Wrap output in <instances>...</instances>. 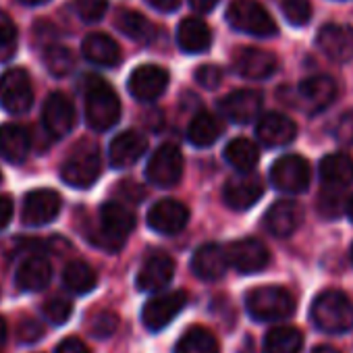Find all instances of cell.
<instances>
[{"instance_id":"3","label":"cell","mask_w":353,"mask_h":353,"mask_svg":"<svg viewBox=\"0 0 353 353\" xmlns=\"http://www.w3.org/2000/svg\"><path fill=\"white\" fill-rule=\"evenodd\" d=\"M135 227V216L119 202H106L100 208V227L92 231L88 237L96 248L104 252H119Z\"/></svg>"},{"instance_id":"29","label":"cell","mask_w":353,"mask_h":353,"mask_svg":"<svg viewBox=\"0 0 353 353\" xmlns=\"http://www.w3.org/2000/svg\"><path fill=\"white\" fill-rule=\"evenodd\" d=\"M30 154V135L23 127L5 123L0 125V156L7 162L19 164Z\"/></svg>"},{"instance_id":"50","label":"cell","mask_w":353,"mask_h":353,"mask_svg":"<svg viewBox=\"0 0 353 353\" xmlns=\"http://www.w3.org/2000/svg\"><path fill=\"white\" fill-rule=\"evenodd\" d=\"M190 5L198 13H210L219 5V0H190Z\"/></svg>"},{"instance_id":"44","label":"cell","mask_w":353,"mask_h":353,"mask_svg":"<svg viewBox=\"0 0 353 353\" xmlns=\"http://www.w3.org/2000/svg\"><path fill=\"white\" fill-rule=\"evenodd\" d=\"M194 77H196V81H198L202 88L214 90V88H219L221 81H223V69L216 67V65H202V67L196 69Z\"/></svg>"},{"instance_id":"39","label":"cell","mask_w":353,"mask_h":353,"mask_svg":"<svg viewBox=\"0 0 353 353\" xmlns=\"http://www.w3.org/2000/svg\"><path fill=\"white\" fill-rule=\"evenodd\" d=\"M281 11H283L285 19L295 28L305 26L312 19V5L307 0H283Z\"/></svg>"},{"instance_id":"16","label":"cell","mask_w":353,"mask_h":353,"mask_svg":"<svg viewBox=\"0 0 353 353\" xmlns=\"http://www.w3.org/2000/svg\"><path fill=\"white\" fill-rule=\"evenodd\" d=\"M262 94L256 90H237L221 100V114L237 125H248L258 119L262 110Z\"/></svg>"},{"instance_id":"42","label":"cell","mask_w":353,"mask_h":353,"mask_svg":"<svg viewBox=\"0 0 353 353\" xmlns=\"http://www.w3.org/2000/svg\"><path fill=\"white\" fill-rule=\"evenodd\" d=\"M75 11L81 21L96 23L108 11V0H75Z\"/></svg>"},{"instance_id":"49","label":"cell","mask_w":353,"mask_h":353,"mask_svg":"<svg viewBox=\"0 0 353 353\" xmlns=\"http://www.w3.org/2000/svg\"><path fill=\"white\" fill-rule=\"evenodd\" d=\"M145 3L160 13H172V11L179 9L181 0H145Z\"/></svg>"},{"instance_id":"12","label":"cell","mask_w":353,"mask_h":353,"mask_svg":"<svg viewBox=\"0 0 353 353\" xmlns=\"http://www.w3.org/2000/svg\"><path fill=\"white\" fill-rule=\"evenodd\" d=\"M227 258H229V266H233L237 272L254 274L268 266L270 252L260 239L245 237V239L233 241L227 248Z\"/></svg>"},{"instance_id":"46","label":"cell","mask_w":353,"mask_h":353,"mask_svg":"<svg viewBox=\"0 0 353 353\" xmlns=\"http://www.w3.org/2000/svg\"><path fill=\"white\" fill-rule=\"evenodd\" d=\"M334 137L341 143H353V114L347 112L339 119L336 127H334Z\"/></svg>"},{"instance_id":"36","label":"cell","mask_w":353,"mask_h":353,"mask_svg":"<svg viewBox=\"0 0 353 353\" xmlns=\"http://www.w3.org/2000/svg\"><path fill=\"white\" fill-rule=\"evenodd\" d=\"M303 336L293 326H276L264 339V353H301Z\"/></svg>"},{"instance_id":"38","label":"cell","mask_w":353,"mask_h":353,"mask_svg":"<svg viewBox=\"0 0 353 353\" xmlns=\"http://www.w3.org/2000/svg\"><path fill=\"white\" fill-rule=\"evenodd\" d=\"M17 44H19V36L15 23L9 19V15L0 11V63H7L15 57Z\"/></svg>"},{"instance_id":"4","label":"cell","mask_w":353,"mask_h":353,"mask_svg":"<svg viewBox=\"0 0 353 353\" xmlns=\"http://www.w3.org/2000/svg\"><path fill=\"white\" fill-rule=\"evenodd\" d=\"M245 305L252 318L260 322H279L295 314V297L289 289L279 285L256 287L245 295Z\"/></svg>"},{"instance_id":"22","label":"cell","mask_w":353,"mask_h":353,"mask_svg":"<svg viewBox=\"0 0 353 353\" xmlns=\"http://www.w3.org/2000/svg\"><path fill=\"white\" fill-rule=\"evenodd\" d=\"M303 221V210L293 200H279L266 212V229L274 237H289L293 235Z\"/></svg>"},{"instance_id":"18","label":"cell","mask_w":353,"mask_h":353,"mask_svg":"<svg viewBox=\"0 0 353 353\" xmlns=\"http://www.w3.org/2000/svg\"><path fill=\"white\" fill-rule=\"evenodd\" d=\"M318 48L334 63H347L353 59V30L347 26L328 23L318 32Z\"/></svg>"},{"instance_id":"35","label":"cell","mask_w":353,"mask_h":353,"mask_svg":"<svg viewBox=\"0 0 353 353\" xmlns=\"http://www.w3.org/2000/svg\"><path fill=\"white\" fill-rule=\"evenodd\" d=\"M225 160L239 172H252L260 160V152L254 141L245 137H237L225 148Z\"/></svg>"},{"instance_id":"26","label":"cell","mask_w":353,"mask_h":353,"mask_svg":"<svg viewBox=\"0 0 353 353\" xmlns=\"http://www.w3.org/2000/svg\"><path fill=\"white\" fill-rule=\"evenodd\" d=\"M299 98L312 110H324L336 98V83L328 75H314L299 83Z\"/></svg>"},{"instance_id":"23","label":"cell","mask_w":353,"mask_h":353,"mask_svg":"<svg viewBox=\"0 0 353 353\" xmlns=\"http://www.w3.org/2000/svg\"><path fill=\"white\" fill-rule=\"evenodd\" d=\"M227 268H229L227 250H223L216 243H206L198 248L192 258V270L202 281H219L221 276H225Z\"/></svg>"},{"instance_id":"13","label":"cell","mask_w":353,"mask_h":353,"mask_svg":"<svg viewBox=\"0 0 353 353\" xmlns=\"http://www.w3.org/2000/svg\"><path fill=\"white\" fill-rule=\"evenodd\" d=\"M168 85V73L158 65H139L127 81L129 94L139 102L158 100Z\"/></svg>"},{"instance_id":"10","label":"cell","mask_w":353,"mask_h":353,"mask_svg":"<svg viewBox=\"0 0 353 353\" xmlns=\"http://www.w3.org/2000/svg\"><path fill=\"white\" fill-rule=\"evenodd\" d=\"M185 305H188L185 291H168V293L154 295L152 299L145 301L141 310V322L148 330L158 332L179 316Z\"/></svg>"},{"instance_id":"5","label":"cell","mask_w":353,"mask_h":353,"mask_svg":"<svg viewBox=\"0 0 353 353\" xmlns=\"http://www.w3.org/2000/svg\"><path fill=\"white\" fill-rule=\"evenodd\" d=\"M100 170H102V162H100L98 148L90 141H81L71 150V154L63 162L61 176L67 185L85 190L98 181Z\"/></svg>"},{"instance_id":"56","label":"cell","mask_w":353,"mask_h":353,"mask_svg":"<svg viewBox=\"0 0 353 353\" xmlns=\"http://www.w3.org/2000/svg\"><path fill=\"white\" fill-rule=\"evenodd\" d=\"M349 256H351V262H353V245H351V252H349Z\"/></svg>"},{"instance_id":"34","label":"cell","mask_w":353,"mask_h":353,"mask_svg":"<svg viewBox=\"0 0 353 353\" xmlns=\"http://www.w3.org/2000/svg\"><path fill=\"white\" fill-rule=\"evenodd\" d=\"M114 26L123 36H127L129 40L141 42V44L152 42V38H154V26L137 11H127V9L119 11Z\"/></svg>"},{"instance_id":"40","label":"cell","mask_w":353,"mask_h":353,"mask_svg":"<svg viewBox=\"0 0 353 353\" xmlns=\"http://www.w3.org/2000/svg\"><path fill=\"white\" fill-rule=\"evenodd\" d=\"M42 312L46 316L48 322L52 324H65L71 314H73V303L65 297H50L44 305H42Z\"/></svg>"},{"instance_id":"17","label":"cell","mask_w":353,"mask_h":353,"mask_svg":"<svg viewBox=\"0 0 353 353\" xmlns=\"http://www.w3.org/2000/svg\"><path fill=\"white\" fill-rule=\"evenodd\" d=\"M233 67L245 79H268L276 71L279 61L268 50H262V48H241L233 57Z\"/></svg>"},{"instance_id":"31","label":"cell","mask_w":353,"mask_h":353,"mask_svg":"<svg viewBox=\"0 0 353 353\" xmlns=\"http://www.w3.org/2000/svg\"><path fill=\"white\" fill-rule=\"evenodd\" d=\"M223 133V123L212 112H198L190 127H188V139L196 148H210Z\"/></svg>"},{"instance_id":"15","label":"cell","mask_w":353,"mask_h":353,"mask_svg":"<svg viewBox=\"0 0 353 353\" xmlns=\"http://www.w3.org/2000/svg\"><path fill=\"white\" fill-rule=\"evenodd\" d=\"M42 123L46 127V131L50 133V137H54V139L69 135L71 129L75 127L73 102L61 92L50 94L42 108Z\"/></svg>"},{"instance_id":"9","label":"cell","mask_w":353,"mask_h":353,"mask_svg":"<svg viewBox=\"0 0 353 353\" xmlns=\"http://www.w3.org/2000/svg\"><path fill=\"white\" fill-rule=\"evenodd\" d=\"M34 90L26 69L15 67L0 75V104L11 114H23L32 108Z\"/></svg>"},{"instance_id":"55","label":"cell","mask_w":353,"mask_h":353,"mask_svg":"<svg viewBox=\"0 0 353 353\" xmlns=\"http://www.w3.org/2000/svg\"><path fill=\"white\" fill-rule=\"evenodd\" d=\"M347 214H349V219L353 221V198L347 202Z\"/></svg>"},{"instance_id":"43","label":"cell","mask_w":353,"mask_h":353,"mask_svg":"<svg viewBox=\"0 0 353 353\" xmlns=\"http://www.w3.org/2000/svg\"><path fill=\"white\" fill-rule=\"evenodd\" d=\"M326 190H328V192H324V194L320 196L318 208H320V212H322L326 219H332V216H336V214L341 212V208H343V194H334V190H341V188H330V185H326Z\"/></svg>"},{"instance_id":"24","label":"cell","mask_w":353,"mask_h":353,"mask_svg":"<svg viewBox=\"0 0 353 353\" xmlns=\"http://www.w3.org/2000/svg\"><path fill=\"white\" fill-rule=\"evenodd\" d=\"M264 196V185L256 176H243V179L227 181L223 190V200L231 210H250Z\"/></svg>"},{"instance_id":"21","label":"cell","mask_w":353,"mask_h":353,"mask_svg":"<svg viewBox=\"0 0 353 353\" xmlns=\"http://www.w3.org/2000/svg\"><path fill=\"white\" fill-rule=\"evenodd\" d=\"M148 150V139L145 135L129 129L119 133L108 148V160L112 164V168H129L131 164H135Z\"/></svg>"},{"instance_id":"25","label":"cell","mask_w":353,"mask_h":353,"mask_svg":"<svg viewBox=\"0 0 353 353\" xmlns=\"http://www.w3.org/2000/svg\"><path fill=\"white\" fill-rule=\"evenodd\" d=\"M176 42H179V48L183 52L200 54L212 46V32L204 19L188 17L179 23V30H176Z\"/></svg>"},{"instance_id":"28","label":"cell","mask_w":353,"mask_h":353,"mask_svg":"<svg viewBox=\"0 0 353 353\" xmlns=\"http://www.w3.org/2000/svg\"><path fill=\"white\" fill-rule=\"evenodd\" d=\"M52 276V266L42 256H32L23 260L15 272V283L21 291H42Z\"/></svg>"},{"instance_id":"14","label":"cell","mask_w":353,"mask_h":353,"mask_svg":"<svg viewBox=\"0 0 353 353\" xmlns=\"http://www.w3.org/2000/svg\"><path fill=\"white\" fill-rule=\"evenodd\" d=\"M63 208V200L54 190H34L23 202V223L30 227H44L52 223Z\"/></svg>"},{"instance_id":"52","label":"cell","mask_w":353,"mask_h":353,"mask_svg":"<svg viewBox=\"0 0 353 353\" xmlns=\"http://www.w3.org/2000/svg\"><path fill=\"white\" fill-rule=\"evenodd\" d=\"M5 341H7V322L0 318V347L5 345Z\"/></svg>"},{"instance_id":"48","label":"cell","mask_w":353,"mask_h":353,"mask_svg":"<svg viewBox=\"0 0 353 353\" xmlns=\"http://www.w3.org/2000/svg\"><path fill=\"white\" fill-rule=\"evenodd\" d=\"M13 219V198L0 194V231H5Z\"/></svg>"},{"instance_id":"45","label":"cell","mask_w":353,"mask_h":353,"mask_svg":"<svg viewBox=\"0 0 353 353\" xmlns=\"http://www.w3.org/2000/svg\"><path fill=\"white\" fill-rule=\"evenodd\" d=\"M44 336V326L42 322L34 320V318H28V320H21L19 328H17V339L19 343L23 345H32L36 341H40Z\"/></svg>"},{"instance_id":"27","label":"cell","mask_w":353,"mask_h":353,"mask_svg":"<svg viewBox=\"0 0 353 353\" xmlns=\"http://www.w3.org/2000/svg\"><path fill=\"white\" fill-rule=\"evenodd\" d=\"M81 52L92 65H98V67H114L121 63V48L106 34L85 36V40L81 44Z\"/></svg>"},{"instance_id":"7","label":"cell","mask_w":353,"mask_h":353,"mask_svg":"<svg viewBox=\"0 0 353 353\" xmlns=\"http://www.w3.org/2000/svg\"><path fill=\"white\" fill-rule=\"evenodd\" d=\"M148 181L160 190L174 188L183 176V154L174 143H162L156 148L145 166Z\"/></svg>"},{"instance_id":"1","label":"cell","mask_w":353,"mask_h":353,"mask_svg":"<svg viewBox=\"0 0 353 353\" xmlns=\"http://www.w3.org/2000/svg\"><path fill=\"white\" fill-rule=\"evenodd\" d=\"M310 318L322 332H349L353 330V301L341 291H324L314 299Z\"/></svg>"},{"instance_id":"41","label":"cell","mask_w":353,"mask_h":353,"mask_svg":"<svg viewBox=\"0 0 353 353\" xmlns=\"http://www.w3.org/2000/svg\"><path fill=\"white\" fill-rule=\"evenodd\" d=\"M117 326H119V316L110 310H102L90 320V332L96 339H106V336L114 334Z\"/></svg>"},{"instance_id":"6","label":"cell","mask_w":353,"mask_h":353,"mask_svg":"<svg viewBox=\"0 0 353 353\" xmlns=\"http://www.w3.org/2000/svg\"><path fill=\"white\" fill-rule=\"evenodd\" d=\"M227 21L233 30L258 38H270L279 32L274 19L258 0H233L227 9Z\"/></svg>"},{"instance_id":"2","label":"cell","mask_w":353,"mask_h":353,"mask_svg":"<svg viewBox=\"0 0 353 353\" xmlns=\"http://www.w3.org/2000/svg\"><path fill=\"white\" fill-rule=\"evenodd\" d=\"M121 119L117 92L100 77H90L85 85V121L94 131H108Z\"/></svg>"},{"instance_id":"20","label":"cell","mask_w":353,"mask_h":353,"mask_svg":"<svg viewBox=\"0 0 353 353\" xmlns=\"http://www.w3.org/2000/svg\"><path fill=\"white\" fill-rule=\"evenodd\" d=\"M256 133L264 145L281 148V145L291 143L297 137V125L281 112H266L260 117L256 125Z\"/></svg>"},{"instance_id":"32","label":"cell","mask_w":353,"mask_h":353,"mask_svg":"<svg viewBox=\"0 0 353 353\" xmlns=\"http://www.w3.org/2000/svg\"><path fill=\"white\" fill-rule=\"evenodd\" d=\"M63 283L65 287L75 293V295H85L90 293L92 289H96L98 285V276H96V270L81 262V260H73L65 266L63 270Z\"/></svg>"},{"instance_id":"54","label":"cell","mask_w":353,"mask_h":353,"mask_svg":"<svg viewBox=\"0 0 353 353\" xmlns=\"http://www.w3.org/2000/svg\"><path fill=\"white\" fill-rule=\"evenodd\" d=\"M314 353H341V351H336L334 347H326V345H324V347H318Z\"/></svg>"},{"instance_id":"37","label":"cell","mask_w":353,"mask_h":353,"mask_svg":"<svg viewBox=\"0 0 353 353\" xmlns=\"http://www.w3.org/2000/svg\"><path fill=\"white\" fill-rule=\"evenodd\" d=\"M44 63L54 77H65L75 69V57L67 46H50L44 52Z\"/></svg>"},{"instance_id":"51","label":"cell","mask_w":353,"mask_h":353,"mask_svg":"<svg viewBox=\"0 0 353 353\" xmlns=\"http://www.w3.org/2000/svg\"><path fill=\"white\" fill-rule=\"evenodd\" d=\"M135 192H141V190H139L137 185H133V183H127V181H125V183H121V194H123V196H127V198H129V200H133V202H139V200H141V196H135Z\"/></svg>"},{"instance_id":"33","label":"cell","mask_w":353,"mask_h":353,"mask_svg":"<svg viewBox=\"0 0 353 353\" xmlns=\"http://www.w3.org/2000/svg\"><path fill=\"white\" fill-rule=\"evenodd\" d=\"M174 353H221V345L208 328L192 326L176 343Z\"/></svg>"},{"instance_id":"11","label":"cell","mask_w":353,"mask_h":353,"mask_svg":"<svg viewBox=\"0 0 353 353\" xmlns=\"http://www.w3.org/2000/svg\"><path fill=\"white\" fill-rule=\"evenodd\" d=\"M190 223V208L172 198L158 200L148 212V225L160 235H176Z\"/></svg>"},{"instance_id":"8","label":"cell","mask_w":353,"mask_h":353,"mask_svg":"<svg viewBox=\"0 0 353 353\" xmlns=\"http://www.w3.org/2000/svg\"><path fill=\"white\" fill-rule=\"evenodd\" d=\"M310 181H312L310 162L297 154H287L279 158L270 168V183L279 192L301 194L310 188Z\"/></svg>"},{"instance_id":"53","label":"cell","mask_w":353,"mask_h":353,"mask_svg":"<svg viewBox=\"0 0 353 353\" xmlns=\"http://www.w3.org/2000/svg\"><path fill=\"white\" fill-rule=\"evenodd\" d=\"M19 3H23V5H28V7H38V5L48 3V0H19Z\"/></svg>"},{"instance_id":"30","label":"cell","mask_w":353,"mask_h":353,"mask_svg":"<svg viewBox=\"0 0 353 353\" xmlns=\"http://www.w3.org/2000/svg\"><path fill=\"white\" fill-rule=\"evenodd\" d=\"M320 179L324 185L345 190L353 181V160L347 154H328L320 162Z\"/></svg>"},{"instance_id":"19","label":"cell","mask_w":353,"mask_h":353,"mask_svg":"<svg viewBox=\"0 0 353 353\" xmlns=\"http://www.w3.org/2000/svg\"><path fill=\"white\" fill-rule=\"evenodd\" d=\"M174 274V260L166 254H152L137 272V289L145 293L162 291Z\"/></svg>"},{"instance_id":"47","label":"cell","mask_w":353,"mask_h":353,"mask_svg":"<svg viewBox=\"0 0 353 353\" xmlns=\"http://www.w3.org/2000/svg\"><path fill=\"white\" fill-rule=\"evenodd\" d=\"M57 353H92V351H90V347H88L81 339H77V336H67V339H63V341L59 343Z\"/></svg>"}]
</instances>
